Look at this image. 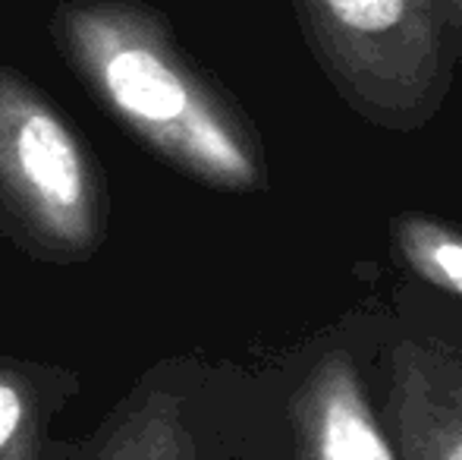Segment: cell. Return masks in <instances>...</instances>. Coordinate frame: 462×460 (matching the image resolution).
<instances>
[{
  "label": "cell",
  "instance_id": "obj_1",
  "mask_svg": "<svg viewBox=\"0 0 462 460\" xmlns=\"http://www.w3.org/2000/svg\"><path fill=\"white\" fill-rule=\"evenodd\" d=\"M51 42L76 80L164 164L220 192L264 190L258 129L145 0H60Z\"/></svg>",
  "mask_w": 462,
  "mask_h": 460
},
{
  "label": "cell",
  "instance_id": "obj_2",
  "mask_svg": "<svg viewBox=\"0 0 462 460\" xmlns=\"http://www.w3.org/2000/svg\"><path fill=\"white\" fill-rule=\"evenodd\" d=\"M311 57L362 120L421 129L450 95V25L440 0H292Z\"/></svg>",
  "mask_w": 462,
  "mask_h": 460
},
{
  "label": "cell",
  "instance_id": "obj_3",
  "mask_svg": "<svg viewBox=\"0 0 462 460\" xmlns=\"http://www.w3.org/2000/svg\"><path fill=\"white\" fill-rule=\"evenodd\" d=\"M107 180L82 133L0 63V230L44 262H86L107 239Z\"/></svg>",
  "mask_w": 462,
  "mask_h": 460
},
{
  "label": "cell",
  "instance_id": "obj_4",
  "mask_svg": "<svg viewBox=\"0 0 462 460\" xmlns=\"http://www.w3.org/2000/svg\"><path fill=\"white\" fill-rule=\"evenodd\" d=\"M54 460H205L195 388L177 362L148 369L86 442L57 445Z\"/></svg>",
  "mask_w": 462,
  "mask_h": 460
},
{
  "label": "cell",
  "instance_id": "obj_5",
  "mask_svg": "<svg viewBox=\"0 0 462 460\" xmlns=\"http://www.w3.org/2000/svg\"><path fill=\"white\" fill-rule=\"evenodd\" d=\"M396 460H462V360L402 341L390 360Z\"/></svg>",
  "mask_w": 462,
  "mask_h": 460
},
{
  "label": "cell",
  "instance_id": "obj_6",
  "mask_svg": "<svg viewBox=\"0 0 462 460\" xmlns=\"http://www.w3.org/2000/svg\"><path fill=\"white\" fill-rule=\"evenodd\" d=\"M296 460H396L371 410L356 362L324 353L292 398Z\"/></svg>",
  "mask_w": 462,
  "mask_h": 460
},
{
  "label": "cell",
  "instance_id": "obj_7",
  "mask_svg": "<svg viewBox=\"0 0 462 460\" xmlns=\"http://www.w3.org/2000/svg\"><path fill=\"white\" fill-rule=\"evenodd\" d=\"M79 394V379L57 362L0 360V460H54V423Z\"/></svg>",
  "mask_w": 462,
  "mask_h": 460
},
{
  "label": "cell",
  "instance_id": "obj_8",
  "mask_svg": "<svg viewBox=\"0 0 462 460\" xmlns=\"http://www.w3.org/2000/svg\"><path fill=\"white\" fill-rule=\"evenodd\" d=\"M393 239L402 262L415 275L462 296V230L431 218L406 215L393 224Z\"/></svg>",
  "mask_w": 462,
  "mask_h": 460
},
{
  "label": "cell",
  "instance_id": "obj_9",
  "mask_svg": "<svg viewBox=\"0 0 462 460\" xmlns=\"http://www.w3.org/2000/svg\"><path fill=\"white\" fill-rule=\"evenodd\" d=\"M447 13V25H450V42L457 61H462V0H440Z\"/></svg>",
  "mask_w": 462,
  "mask_h": 460
}]
</instances>
